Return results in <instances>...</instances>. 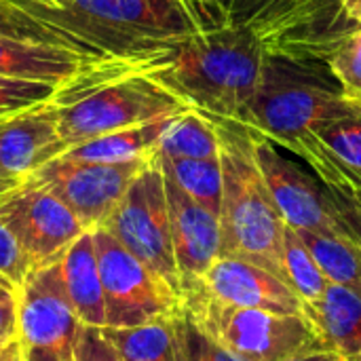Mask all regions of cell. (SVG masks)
Returning a JSON list of instances; mask_svg holds the SVG:
<instances>
[{
	"mask_svg": "<svg viewBox=\"0 0 361 361\" xmlns=\"http://www.w3.org/2000/svg\"><path fill=\"white\" fill-rule=\"evenodd\" d=\"M182 309L207 336L247 361H286L330 349L305 313L231 307L195 288L182 292Z\"/></svg>",
	"mask_w": 361,
	"mask_h": 361,
	"instance_id": "cell-7",
	"label": "cell"
},
{
	"mask_svg": "<svg viewBox=\"0 0 361 361\" xmlns=\"http://www.w3.org/2000/svg\"><path fill=\"white\" fill-rule=\"evenodd\" d=\"M332 188V197L336 201L338 214L351 235V239L361 247V190H345Z\"/></svg>",
	"mask_w": 361,
	"mask_h": 361,
	"instance_id": "cell-33",
	"label": "cell"
},
{
	"mask_svg": "<svg viewBox=\"0 0 361 361\" xmlns=\"http://www.w3.org/2000/svg\"><path fill=\"white\" fill-rule=\"evenodd\" d=\"M216 302L275 313H305V305L290 283L252 262L220 256L214 267L192 286ZM182 290V292H184Z\"/></svg>",
	"mask_w": 361,
	"mask_h": 361,
	"instance_id": "cell-14",
	"label": "cell"
},
{
	"mask_svg": "<svg viewBox=\"0 0 361 361\" xmlns=\"http://www.w3.org/2000/svg\"><path fill=\"white\" fill-rule=\"evenodd\" d=\"M171 118L173 116L91 137L87 142L70 146L63 152V157L76 161H91V163H125L135 159H150L157 154L159 140L165 133Z\"/></svg>",
	"mask_w": 361,
	"mask_h": 361,
	"instance_id": "cell-21",
	"label": "cell"
},
{
	"mask_svg": "<svg viewBox=\"0 0 361 361\" xmlns=\"http://www.w3.org/2000/svg\"><path fill=\"white\" fill-rule=\"evenodd\" d=\"M355 104H357V106H360V110H361V102H355Z\"/></svg>",
	"mask_w": 361,
	"mask_h": 361,
	"instance_id": "cell-42",
	"label": "cell"
},
{
	"mask_svg": "<svg viewBox=\"0 0 361 361\" xmlns=\"http://www.w3.org/2000/svg\"><path fill=\"white\" fill-rule=\"evenodd\" d=\"M106 59L116 57H102L70 47L0 34V76L6 78L40 80L63 87Z\"/></svg>",
	"mask_w": 361,
	"mask_h": 361,
	"instance_id": "cell-17",
	"label": "cell"
},
{
	"mask_svg": "<svg viewBox=\"0 0 361 361\" xmlns=\"http://www.w3.org/2000/svg\"><path fill=\"white\" fill-rule=\"evenodd\" d=\"M343 4H345L347 13L361 23V0H343Z\"/></svg>",
	"mask_w": 361,
	"mask_h": 361,
	"instance_id": "cell-39",
	"label": "cell"
},
{
	"mask_svg": "<svg viewBox=\"0 0 361 361\" xmlns=\"http://www.w3.org/2000/svg\"><path fill=\"white\" fill-rule=\"evenodd\" d=\"M150 161L152 157L125 163H91L59 154L38 167L27 180L53 192L78 218L85 231H95Z\"/></svg>",
	"mask_w": 361,
	"mask_h": 361,
	"instance_id": "cell-10",
	"label": "cell"
},
{
	"mask_svg": "<svg viewBox=\"0 0 361 361\" xmlns=\"http://www.w3.org/2000/svg\"><path fill=\"white\" fill-rule=\"evenodd\" d=\"M2 118H4V116H2Z\"/></svg>",
	"mask_w": 361,
	"mask_h": 361,
	"instance_id": "cell-44",
	"label": "cell"
},
{
	"mask_svg": "<svg viewBox=\"0 0 361 361\" xmlns=\"http://www.w3.org/2000/svg\"><path fill=\"white\" fill-rule=\"evenodd\" d=\"M102 228H106L118 243H123L137 260H142L182 296L171 241L165 176L157 154L131 182L125 197L106 218Z\"/></svg>",
	"mask_w": 361,
	"mask_h": 361,
	"instance_id": "cell-8",
	"label": "cell"
},
{
	"mask_svg": "<svg viewBox=\"0 0 361 361\" xmlns=\"http://www.w3.org/2000/svg\"><path fill=\"white\" fill-rule=\"evenodd\" d=\"M0 34L15 36V38H25V40H36V42H47V44L70 47V49H76V51H82V53L108 57V55L95 51L91 44L76 38L74 34H70V32H66V30L36 17V15H32L27 8L19 6L13 0H0Z\"/></svg>",
	"mask_w": 361,
	"mask_h": 361,
	"instance_id": "cell-26",
	"label": "cell"
},
{
	"mask_svg": "<svg viewBox=\"0 0 361 361\" xmlns=\"http://www.w3.org/2000/svg\"><path fill=\"white\" fill-rule=\"evenodd\" d=\"M180 313V311H178ZM176 315L161 317L135 328H102L123 361H182Z\"/></svg>",
	"mask_w": 361,
	"mask_h": 361,
	"instance_id": "cell-22",
	"label": "cell"
},
{
	"mask_svg": "<svg viewBox=\"0 0 361 361\" xmlns=\"http://www.w3.org/2000/svg\"><path fill=\"white\" fill-rule=\"evenodd\" d=\"M165 176V173H163ZM171 241L182 290L197 283L222 256L220 216L192 201L165 176Z\"/></svg>",
	"mask_w": 361,
	"mask_h": 361,
	"instance_id": "cell-15",
	"label": "cell"
},
{
	"mask_svg": "<svg viewBox=\"0 0 361 361\" xmlns=\"http://www.w3.org/2000/svg\"><path fill=\"white\" fill-rule=\"evenodd\" d=\"M355 110L326 61L264 55L260 80L237 121L296 154L315 176L322 171L317 133Z\"/></svg>",
	"mask_w": 361,
	"mask_h": 361,
	"instance_id": "cell-2",
	"label": "cell"
},
{
	"mask_svg": "<svg viewBox=\"0 0 361 361\" xmlns=\"http://www.w3.org/2000/svg\"><path fill=\"white\" fill-rule=\"evenodd\" d=\"M296 233L300 235L302 243L309 247L311 256L315 258L330 283L361 292V247L355 241L313 231Z\"/></svg>",
	"mask_w": 361,
	"mask_h": 361,
	"instance_id": "cell-25",
	"label": "cell"
},
{
	"mask_svg": "<svg viewBox=\"0 0 361 361\" xmlns=\"http://www.w3.org/2000/svg\"><path fill=\"white\" fill-rule=\"evenodd\" d=\"M21 182L19 180H6V178H0V199L6 195V192H11L13 188H17Z\"/></svg>",
	"mask_w": 361,
	"mask_h": 361,
	"instance_id": "cell-40",
	"label": "cell"
},
{
	"mask_svg": "<svg viewBox=\"0 0 361 361\" xmlns=\"http://www.w3.org/2000/svg\"><path fill=\"white\" fill-rule=\"evenodd\" d=\"M322 178L328 186L361 190V110L332 121L317 133Z\"/></svg>",
	"mask_w": 361,
	"mask_h": 361,
	"instance_id": "cell-20",
	"label": "cell"
},
{
	"mask_svg": "<svg viewBox=\"0 0 361 361\" xmlns=\"http://www.w3.org/2000/svg\"><path fill=\"white\" fill-rule=\"evenodd\" d=\"M178 338L182 349V361H247L237 353L228 351L212 336H207L186 313L180 309L178 317Z\"/></svg>",
	"mask_w": 361,
	"mask_h": 361,
	"instance_id": "cell-29",
	"label": "cell"
},
{
	"mask_svg": "<svg viewBox=\"0 0 361 361\" xmlns=\"http://www.w3.org/2000/svg\"><path fill=\"white\" fill-rule=\"evenodd\" d=\"M17 288L8 281V279H4V277H0V300H6V298H15L17 296Z\"/></svg>",
	"mask_w": 361,
	"mask_h": 361,
	"instance_id": "cell-38",
	"label": "cell"
},
{
	"mask_svg": "<svg viewBox=\"0 0 361 361\" xmlns=\"http://www.w3.org/2000/svg\"><path fill=\"white\" fill-rule=\"evenodd\" d=\"M61 281L82 326L106 328V302L93 231H85L59 260Z\"/></svg>",
	"mask_w": 361,
	"mask_h": 361,
	"instance_id": "cell-18",
	"label": "cell"
},
{
	"mask_svg": "<svg viewBox=\"0 0 361 361\" xmlns=\"http://www.w3.org/2000/svg\"><path fill=\"white\" fill-rule=\"evenodd\" d=\"M171 61L106 59L59 87L49 106L66 150L97 135L169 118L190 106L154 78Z\"/></svg>",
	"mask_w": 361,
	"mask_h": 361,
	"instance_id": "cell-3",
	"label": "cell"
},
{
	"mask_svg": "<svg viewBox=\"0 0 361 361\" xmlns=\"http://www.w3.org/2000/svg\"><path fill=\"white\" fill-rule=\"evenodd\" d=\"M57 91L59 87L51 82L0 76V118L19 114L32 108H40L49 104Z\"/></svg>",
	"mask_w": 361,
	"mask_h": 361,
	"instance_id": "cell-28",
	"label": "cell"
},
{
	"mask_svg": "<svg viewBox=\"0 0 361 361\" xmlns=\"http://www.w3.org/2000/svg\"><path fill=\"white\" fill-rule=\"evenodd\" d=\"M17 324L25 361H74L82 322L68 300L59 262L34 271L19 288Z\"/></svg>",
	"mask_w": 361,
	"mask_h": 361,
	"instance_id": "cell-11",
	"label": "cell"
},
{
	"mask_svg": "<svg viewBox=\"0 0 361 361\" xmlns=\"http://www.w3.org/2000/svg\"><path fill=\"white\" fill-rule=\"evenodd\" d=\"M0 220L19 243L32 271L57 264L85 233L78 218L53 192L30 180L0 199Z\"/></svg>",
	"mask_w": 361,
	"mask_h": 361,
	"instance_id": "cell-12",
	"label": "cell"
},
{
	"mask_svg": "<svg viewBox=\"0 0 361 361\" xmlns=\"http://www.w3.org/2000/svg\"><path fill=\"white\" fill-rule=\"evenodd\" d=\"M286 361H347L341 353L332 351V349H319V351H311L305 355H296Z\"/></svg>",
	"mask_w": 361,
	"mask_h": 361,
	"instance_id": "cell-36",
	"label": "cell"
},
{
	"mask_svg": "<svg viewBox=\"0 0 361 361\" xmlns=\"http://www.w3.org/2000/svg\"><path fill=\"white\" fill-rule=\"evenodd\" d=\"M157 154L171 159H218L220 135L216 121L195 108L180 112L161 135Z\"/></svg>",
	"mask_w": 361,
	"mask_h": 361,
	"instance_id": "cell-23",
	"label": "cell"
},
{
	"mask_svg": "<svg viewBox=\"0 0 361 361\" xmlns=\"http://www.w3.org/2000/svg\"><path fill=\"white\" fill-rule=\"evenodd\" d=\"M328 66L338 78L345 97L361 102V27L338 47Z\"/></svg>",
	"mask_w": 361,
	"mask_h": 361,
	"instance_id": "cell-30",
	"label": "cell"
},
{
	"mask_svg": "<svg viewBox=\"0 0 361 361\" xmlns=\"http://www.w3.org/2000/svg\"><path fill=\"white\" fill-rule=\"evenodd\" d=\"M254 150L267 186L288 226L351 239L332 188L322 178L283 157L273 142L258 133H254Z\"/></svg>",
	"mask_w": 361,
	"mask_h": 361,
	"instance_id": "cell-13",
	"label": "cell"
},
{
	"mask_svg": "<svg viewBox=\"0 0 361 361\" xmlns=\"http://www.w3.org/2000/svg\"><path fill=\"white\" fill-rule=\"evenodd\" d=\"M195 2L216 25H226L224 17H226V11H228L233 0H195Z\"/></svg>",
	"mask_w": 361,
	"mask_h": 361,
	"instance_id": "cell-35",
	"label": "cell"
},
{
	"mask_svg": "<svg viewBox=\"0 0 361 361\" xmlns=\"http://www.w3.org/2000/svg\"><path fill=\"white\" fill-rule=\"evenodd\" d=\"M13 2H17L19 6H23V8H27V11H30V6H32V2H34V0H13Z\"/></svg>",
	"mask_w": 361,
	"mask_h": 361,
	"instance_id": "cell-41",
	"label": "cell"
},
{
	"mask_svg": "<svg viewBox=\"0 0 361 361\" xmlns=\"http://www.w3.org/2000/svg\"><path fill=\"white\" fill-rule=\"evenodd\" d=\"M283 264H286V275L298 298L302 300L305 307H313L322 300L326 290L330 288L328 277L311 256L309 247L302 243L300 235L292 228L286 226V237H283Z\"/></svg>",
	"mask_w": 361,
	"mask_h": 361,
	"instance_id": "cell-27",
	"label": "cell"
},
{
	"mask_svg": "<svg viewBox=\"0 0 361 361\" xmlns=\"http://www.w3.org/2000/svg\"><path fill=\"white\" fill-rule=\"evenodd\" d=\"M224 23L247 30L264 55L326 63L361 27L343 0H233Z\"/></svg>",
	"mask_w": 361,
	"mask_h": 361,
	"instance_id": "cell-6",
	"label": "cell"
},
{
	"mask_svg": "<svg viewBox=\"0 0 361 361\" xmlns=\"http://www.w3.org/2000/svg\"><path fill=\"white\" fill-rule=\"evenodd\" d=\"M262 61L264 53L247 30L220 25L190 36L154 78L190 108L239 121L256 93Z\"/></svg>",
	"mask_w": 361,
	"mask_h": 361,
	"instance_id": "cell-5",
	"label": "cell"
},
{
	"mask_svg": "<svg viewBox=\"0 0 361 361\" xmlns=\"http://www.w3.org/2000/svg\"><path fill=\"white\" fill-rule=\"evenodd\" d=\"M19 338V324H17V296L0 300V349L8 343Z\"/></svg>",
	"mask_w": 361,
	"mask_h": 361,
	"instance_id": "cell-34",
	"label": "cell"
},
{
	"mask_svg": "<svg viewBox=\"0 0 361 361\" xmlns=\"http://www.w3.org/2000/svg\"><path fill=\"white\" fill-rule=\"evenodd\" d=\"M106 302V328L123 330L176 315L182 296L137 260L106 228L93 231Z\"/></svg>",
	"mask_w": 361,
	"mask_h": 361,
	"instance_id": "cell-9",
	"label": "cell"
},
{
	"mask_svg": "<svg viewBox=\"0 0 361 361\" xmlns=\"http://www.w3.org/2000/svg\"><path fill=\"white\" fill-rule=\"evenodd\" d=\"M0 361H25L19 338H15L13 343L4 345V347L0 349Z\"/></svg>",
	"mask_w": 361,
	"mask_h": 361,
	"instance_id": "cell-37",
	"label": "cell"
},
{
	"mask_svg": "<svg viewBox=\"0 0 361 361\" xmlns=\"http://www.w3.org/2000/svg\"><path fill=\"white\" fill-rule=\"evenodd\" d=\"M157 161L163 173L176 182L192 201L205 209L220 216L222 195H224V176L222 163L218 159H171L157 154Z\"/></svg>",
	"mask_w": 361,
	"mask_h": 361,
	"instance_id": "cell-24",
	"label": "cell"
},
{
	"mask_svg": "<svg viewBox=\"0 0 361 361\" xmlns=\"http://www.w3.org/2000/svg\"><path fill=\"white\" fill-rule=\"evenodd\" d=\"M214 121L220 135V163L224 176L220 209L222 256L262 267L290 283L283 264V237L288 224L256 161L254 131L237 121Z\"/></svg>",
	"mask_w": 361,
	"mask_h": 361,
	"instance_id": "cell-4",
	"label": "cell"
},
{
	"mask_svg": "<svg viewBox=\"0 0 361 361\" xmlns=\"http://www.w3.org/2000/svg\"><path fill=\"white\" fill-rule=\"evenodd\" d=\"M63 152L66 144L49 104L0 118V178L23 182Z\"/></svg>",
	"mask_w": 361,
	"mask_h": 361,
	"instance_id": "cell-16",
	"label": "cell"
},
{
	"mask_svg": "<svg viewBox=\"0 0 361 361\" xmlns=\"http://www.w3.org/2000/svg\"><path fill=\"white\" fill-rule=\"evenodd\" d=\"M353 361H361V357H360V360H353Z\"/></svg>",
	"mask_w": 361,
	"mask_h": 361,
	"instance_id": "cell-43",
	"label": "cell"
},
{
	"mask_svg": "<svg viewBox=\"0 0 361 361\" xmlns=\"http://www.w3.org/2000/svg\"><path fill=\"white\" fill-rule=\"evenodd\" d=\"M305 315L315 324L326 345L347 361L361 357V292L345 286L326 290L322 300L305 307Z\"/></svg>",
	"mask_w": 361,
	"mask_h": 361,
	"instance_id": "cell-19",
	"label": "cell"
},
{
	"mask_svg": "<svg viewBox=\"0 0 361 361\" xmlns=\"http://www.w3.org/2000/svg\"><path fill=\"white\" fill-rule=\"evenodd\" d=\"M74 361H123V357L106 338L102 328L82 326L74 349Z\"/></svg>",
	"mask_w": 361,
	"mask_h": 361,
	"instance_id": "cell-32",
	"label": "cell"
},
{
	"mask_svg": "<svg viewBox=\"0 0 361 361\" xmlns=\"http://www.w3.org/2000/svg\"><path fill=\"white\" fill-rule=\"evenodd\" d=\"M32 273L34 271L19 243L0 220V277L8 279L19 290Z\"/></svg>",
	"mask_w": 361,
	"mask_h": 361,
	"instance_id": "cell-31",
	"label": "cell"
},
{
	"mask_svg": "<svg viewBox=\"0 0 361 361\" xmlns=\"http://www.w3.org/2000/svg\"><path fill=\"white\" fill-rule=\"evenodd\" d=\"M30 13L118 59L171 61L216 25L195 0H34Z\"/></svg>",
	"mask_w": 361,
	"mask_h": 361,
	"instance_id": "cell-1",
	"label": "cell"
}]
</instances>
